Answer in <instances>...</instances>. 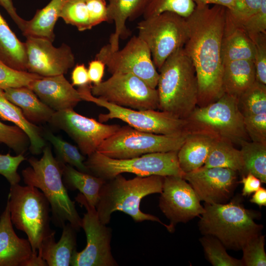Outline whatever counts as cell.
I'll return each mask as SVG.
<instances>
[{"instance_id":"cell-47","label":"cell","mask_w":266,"mask_h":266,"mask_svg":"<svg viewBox=\"0 0 266 266\" xmlns=\"http://www.w3.org/2000/svg\"><path fill=\"white\" fill-rule=\"evenodd\" d=\"M105 65L101 61L95 59L89 63L88 73L90 83L94 85L100 83L102 80Z\"/></svg>"},{"instance_id":"cell-31","label":"cell","mask_w":266,"mask_h":266,"mask_svg":"<svg viewBox=\"0 0 266 266\" xmlns=\"http://www.w3.org/2000/svg\"><path fill=\"white\" fill-rule=\"evenodd\" d=\"M203 166L223 167L243 172L244 164L240 150L223 140H215Z\"/></svg>"},{"instance_id":"cell-5","label":"cell","mask_w":266,"mask_h":266,"mask_svg":"<svg viewBox=\"0 0 266 266\" xmlns=\"http://www.w3.org/2000/svg\"><path fill=\"white\" fill-rule=\"evenodd\" d=\"M199 222L203 235L215 237L225 248L242 249L252 238L261 234V225L255 223L252 212L235 200L219 204L204 203Z\"/></svg>"},{"instance_id":"cell-12","label":"cell","mask_w":266,"mask_h":266,"mask_svg":"<svg viewBox=\"0 0 266 266\" xmlns=\"http://www.w3.org/2000/svg\"><path fill=\"white\" fill-rule=\"evenodd\" d=\"M91 92L96 97L123 107L136 110L158 108L157 89L132 74H112L107 80L91 85Z\"/></svg>"},{"instance_id":"cell-46","label":"cell","mask_w":266,"mask_h":266,"mask_svg":"<svg viewBox=\"0 0 266 266\" xmlns=\"http://www.w3.org/2000/svg\"><path fill=\"white\" fill-rule=\"evenodd\" d=\"M90 23L92 28L103 22H108L105 0H85Z\"/></svg>"},{"instance_id":"cell-26","label":"cell","mask_w":266,"mask_h":266,"mask_svg":"<svg viewBox=\"0 0 266 266\" xmlns=\"http://www.w3.org/2000/svg\"><path fill=\"white\" fill-rule=\"evenodd\" d=\"M214 141L205 135L189 133L177 152L181 170L185 173L203 166Z\"/></svg>"},{"instance_id":"cell-16","label":"cell","mask_w":266,"mask_h":266,"mask_svg":"<svg viewBox=\"0 0 266 266\" xmlns=\"http://www.w3.org/2000/svg\"><path fill=\"white\" fill-rule=\"evenodd\" d=\"M196 192L183 177L176 176L164 177L159 207L169 220L170 225L186 223L204 212Z\"/></svg>"},{"instance_id":"cell-38","label":"cell","mask_w":266,"mask_h":266,"mask_svg":"<svg viewBox=\"0 0 266 266\" xmlns=\"http://www.w3.org/2000/svg\"><path fill=\"white\" fill-rule=\"evenodd\" d=\"M0 143L12 149L16 153L23 154L29 148L27 134L19 127L5 124L0 121Z\"/></svg>"},{"instance_id":"cell-29","label":"cell","mask_w":266,"mask_h":266,"mask_svg":"<svg viewBox=\"0 0 266 266\" xmlns=\"http://www.w3.org/2000/svg\"><path fill=\"white\" fill-rule=\"evenodd\" d=\"M0 60L14 69L27 71L24 42L17 37L0 13Z\"/></svg>"},{"instance_id":"cell-35","label":"cell","mask_w":266,"mask_h":266,"mask_svg":"<svg viewBox=\"0 0 266 266\" xmlns=\"http://www.w3.org/2000/svg\"><path fill=\"white\" fill-rule=\"evenodd\" d=\"M195 7L193 0H146L142 15L146 19L165 12H171L187 18Z\"/></svg>"},{"instance_id":"cell-45","label":"cell","mask_w":266,"mask_h":266,"mask_svg":"<svg viewBox=\"0 0 266 266\" xmlns=\"http://www.w3.org/2000/svg\"><path fill=\"white\" fill-rule=\"evenodd\" d=\"M234 9H228L233 18L238 20L245 19L255 14L262 5V0H234Z\"/></svg>"},{"instance_id":"cell-14","label":"cell","mask_w":266,"mask_h":266,"mask_svg":"<svg viewBox=\"0 0 266 266\" xmlns=\"http://www.w3.org/2000/svg\"><path fill=\"white\" fill-rule=\"evenodd\" d=\"M75 200L87 211L81 223L86 236L87 245L82 251L74 252L70 266H118L111 251L112 230L101 223L96 207L91 205L82 194H78Z\"/></svg>"},{"instance_id":"cell-4","label":"cell","mask_w":266,"mask_h":266,"mask_svg":"<svg viewBox=\"0 0 266 266\" xmlns=\"http://www.w3.org/2000/svg\"><path fill=\"white\" fill-rule=\"evenodd\" d=\"M42 152L40 159H29L30 166L22 171L24 183L40 189L44 195L56 226L63 227L67 222L76 231L79 230L82 218L63 182L62 163L53 157L50 147H45Z\"/></svg>"},{"instance_id":"cell-17","label":"cell","mask_w":266,"mask_h":266,"mask_svg":"<svg viewBox=\"0 0 266 266\" xmlns=\"http://www.w3.org/2000/svg\"><path fill=\"white\" fill-rule=\"evenodd\" d=\"M52 42L44 38L26 37L24 44L28 72L51 76L64 74L73 66L75 58L70 47L63 43L57 48Z\"/></svg>"},{"instance_id":"cell-1","label":"cell","mask_w":266,"mask_h":266,"mask_svg":"<svg viewBox=\"0 0 266 266\" xmlns=\"http://www.w3.org/2000/svg\"><path fill=\"white\" fill-rule=\"evenodd\" d=\"M226 11L219 5H196L186 18L188 36L183 48L196 70L197 106H205L224 94L221 50Z\"/></svg>"},{"instance_id":"cell-6","label":"cell","mask_w":266,"mask_h":266,"mask_svg":"<svg viewBox=\"0 0 266 266\" xmlns=\"http://www.w3.org/2000/svg\"><path fill=\"white\" fill-rule=\"evenodd\" d=\"M185 120L189 133L240 146L249 138L238 99L226 93L205 106H197Z\"/></svg>"},{"instance_id":"cell-43","label":"cell","mask_w":266,"mask_h":266,"mask_svg":"<svg viewBox=\"0 0 266 266\" xmlns=\"http://www.w3.org/2000/svg\"><path fill=\"white\" fill-rule=\"evenodd\" d=\"M232 17L250 37L262 33H266V0H262L259 11L245 19L238 20Z\"/></svg>"},{"instance_id":"cell-13","label":"cell","mask_w":266,"mask_h":266,"mask_svg":"<svg viewBox=\"0 0 266 266\" xmlns=\"http://www.w3.org/2000/svg\"><path fill=\"white\" fill-rule=\"evenodd\" d=\"M96 59L103 62L108 71L129 73L137 76L153 88H156L159 74L147 44L138 36H133L121 50L113 51L109 44L102 46Z\"/></svg>"},{"instance_id":"cell-33","label":"cell","mask_w":266,"mask_h":266,"mask_svg":"<svg viewBox=\"0 0 266 266\" xmlns=\"http://www.w3.org/2000/svg\"><path fill=\"white\" fill-rule=\"evenodd\" d=\"M243 117L266 112V85L257 81L238 99Z\"/></svg>"},{"instance_id":"cell-34","label":"cell","mask_w":266,"mask_h":266,"mask_svg":"<svg viewBox=\"0 0 266 266\" xmlns=\"http://www.w3.org/2000/svg\"><path fill=\"white\" fill-rule=\"evenodd\" d=\"M46 138L55 149L60 162L67 164L80 171L90 173L84 164L85 158L75 146L51 132L46 133Z\"/></svg>"},{"instance_id":"cell-52","label":"cell","mask_w":266,"mask_h":266,"mask_svg":"<svg viewBox=\"0 0 266 266\" xmlns=\"http://www.w3.org/2000/svg\"><path fill=\"white\" fill-rule=\"evenodd\" d=\"M251 202L255 203L260 207L266 205V190L261 187L254 192L250 200Z\"/></svg>"},{"instance_id":"cell-27","label":"cell","mask_w":266,"mask_h":266,"mask_svg":"<svg viewBox=\"0 0 266 266\" xmlns=\"http://www.w3.org/2000/svg\"><path fill=\"white\" fill-rule=\"evenodd\" d=\"M0 118L2 120L13 123L28 135L30 140L29 150L33 155H38L45 147L40 128L30 122L23 115L21 109L8 100L4 91L0 89Z\"/></svg>"},{"instance_id":"cell-11","label":"cell","mask_w":266,"mask_h":266,"mask_svg":"<svg viewBox=\"0 0 266 266\" xmlns=\"http://www.w3.org/2000/svg\"><path fill=\"white\" fill-rule=\"evenodd\" d=\"M137 28L138 36L148 46L158 70L169 56L183 47L188 36L186 18L171 12L144 19Z\"/></svg>"},{"instance_id":"cell-7","label":"cell","mask_w":266,"mask_h":266,"mask_svg":"<svg viewBox=\"0 0 266 266\" xmlns=\"http://www.w3.org/2000/svg\"><path fill=\"white\" fill-rule=\"evenodd\" d=\"M7 204L13 225L28 236L33 251L37 254L50 229V204L37 188L19 184L10 185Z\"/></svg>"},{"instance_id":"cell-32","label":"cell","mask_w":266,"mask_h":266,"mask_svg":"<svg viewBox=\"0 0 266 266\" xmlns=\"http://www.w3.org/2000/svg\"><path fill=\"white\" fill-rule=\"evenodd\" d=\"M244 164L243 172L250 173L266 183V144L246 141L241 145Z\"/></svg>"},{"instance_id":"cell-2","label":"cell","mask_w":266,"mask_h":266,"mask_svg":"<svg viewBox=\"0 0 266 266\" xmlns=\"http://www.w3.org/2000/svg\"><path fill=\"white\" fill-rule=\"evenodd\" d=\"M164 179V176L155 175L137 176L133 179H127L120 174L106 181L100 190L95 206L101 223L106 225L110 222L113 212L121 211L130 215L135 222L146 220L157 222L169 232H173L174 227L166 225L157 217L140 210V203L144 197L162 193Z\"/></svg>"},{"instance_id":"cell-20","label":"cell","mask_w":266,"mask_h":266,"mask_svg":"<svg viewBox=\"0 0 266 266\" xmlns=\"http://www.w3.org/2000/svg\"><path fill=\"white\" fill-rule=\"evenodd\" d=\"M35 254L28 239L16 234L6 203L0 217V266H26Z\"/></svg>"},{"instance_id":"cell-28","label":"cell","mask_w":266,"mask_h":266,"mask_svg":"<svg viewBox=\"0 0 266 266\" xmlns=\"http://www.w3.org/2000/svg\"><path fill=\"white\" fill-rule=\"evenodd\" d=\"M66 0H51L44 8L37 10L32 19L26 21L23 35L44 38L53 42L54 27Z\"/></svg>"},{"instance_id":"cell-23","label":"cell","mask_w":266,"mask_h":266,"mask_svg":"<svg viewBox=\"0 0 266 266\" xmlns=\"http://www.w3.org/2000/svg\"><path fill=\"white\" fill-rule=\"evenodd\" d=\"M146 0H108L107 4L108 22L113 21L115 31L111 35L109 45L111 50L119 49V39L127 34L126 23L142 15Z\"/></svg>"},{"instance_id":"cell-30","label":"cell","mask_w":266,"mask_h":266,"mask_svg":"<svg viewBox=\"0 0 266 266\" xmlns=\"http://www.w3.org/2000/svg\"><path fill=\"white\" fill-rule=\"evenodd\" d=\"M63 182L70 190H78L92 205L96 206L100 190L106 181L92 174L80 171L62 163Z\"/></svg>"},{"instance_id":"cell-9","label":"cell","mask_w":266,"mask_h":266,"mask_svg":"<svg viewBox=\"0 0 266 266\" xmlns=\"http://www.w3.org/2000/svg\"><path fill=\"white\" fill-rule=\"evenodd\" d=\"M82 100L93 102L107 109L99 115L101 123L117 119L138 131L160 134H174L188 132L185 120L157 110H136L119 106L94 96L88 84L77 89Z\"/></svg>"},{"instance_id":"cell-48","label":"cell","mask_w":266,"mask_h":266,"mask_svg":"<svg viewBox=\"0 0 266 266\" xmlns=\"http://www.w3.org/2000/svg\"><path fill=\"white\" fill-rule=\"evenodd\" d=\"M71 84L73 86L82 87L90 83L88 69L83 64H77L71 74Z\"/></svg>"},{"instance_id":"cell-53","label":"cell","mask_w":266,"mask_h":266,"mask_svg":"<svg viewBox=\"0 0 266 266\" xmlns=\"http://www.w3.org/2000/svg\"><path fill=\"white\" fill-rule=\"evenodd\" d=\"M47 264L37 254H34L28 261L26 266H47Z\"/></svg>"},{"instance_id":"cell-41","label":"cell","mask_w":266,"mask_h":266,"mask_svg":"<svg viewBox=\"0 0 266 266\" xmlns=\"http://www.w3.org/2000/svg\"><path fill=\"white\" fill-rule=\"evenodd\" d=\"M255 45L253 63L256 80L266 85V33H262L250 37Z\"/></svg>"},{"instance_id":"cell-40","label":"cell","mask_w":266,"mask_h":266,"mask_svg":"<svg viewBox=\"0 0 266 266\" xmlns=\"http://www.w3.org/2000/svg\"><path fill=\"white\" fill-rule=\"evenodd\" d=\"M242 261L244 266H266L265 236L261 234L250 240L243 247Z\"/></svg>"},{"instance_id":"cell-15","label":"cell","mask_w":266,"mask_h":266,"mask_svg":"<svg viewBox=\"0 0 266 266\" xmlns=\"http://www.w3.org/2000/svg\"><path fill=\"white\" fill-rule=\"evenodd\" d=\"M49 123L66 132L77 144L80 152L88 156L97 151L100 145L121 127L103 124L73 109L55 111Z\"/></svg>"},{"instance_id":"cell-51","label":"cell","mask_w":266,"mask_h":266,"mask_svg":"<svg viewBox=\"0 0 266 266\" xmlns=\"http://www.w3.org/2000/svg\"><path fill=\"white\" fill-rule=\"evenodd\" d=\"M197 6H203L210 4L224 6L230 10L234 7V0H193Z\"/></svg>"},{"instance_id":"cell-8","label":"cell","mask_w":266,"mask_h":266,"mask_svg":"<svg viewBox=\"0 0 266 266\" xmlns=\"http://www.w3.org/2000/svg\"><path fill=\"white\" fill-rule=\"evenodd\" d=\"M178 151L156 152L129 159H114L97 151L84 162L90 173L105 181L123 173L139 176L160 175L183 177L185 173L179 166Z\"/></svg>"},{"instance_id":"cell-22","label":"cell","mask_w":266,"mask_h":266,"mask_svg":"<svg viewBox=\"0 0 266 266\" xmlns=\"http://www.w3.org/2000/svg\"><path fill=\"white\" fill-rule=\"evenodd\" d=\"M77 231L69 223L63 227V232L59 240L55 239V231L42 241L37 254L48 266H70L74 252L76 250Z\"/></svg>"},{"instance_id":"cell-50","label":"cell","mask_w":266,"mask_h":266,"mask_svg":"<svg viewBox=\"0 0 266 266\" xmlns=\"http://www.w3.org/2000/svg\"><path fill=\"white\" fill-rule=\"evenodd\" d=\"M0 5L4 8L18 28L22 31L26 20L22 19L17 14L12 0H0Z\"/></svg>"},{"instance_id":"cell-3","label":"cell","mask_w":266,"mask_h":266,"mask_svg":"<svg viewBox=\"0 0 266 266\" xmlns=\"http://www.w3.org/2000/svg\"><path fill=\"white\" fill-rule=\"evenodd\" d=\"M158 108L186 120L197 106L198 86L194 66L183 48L172 53L159 70Z\"/></svg>"},{"instance_id":"cell-18","label":"cell","mask_w":266,"mask_h":266,"mask_svg":"<svg viewBox=\"0 0 266 266\" xmlns=\"http://www.w3.org/2000/svg\"><path fill=\"white\" fill-rule=\"evenodd\" d=\"M236 172L227 168L202 166L185 173L183 178L191 185L200 201L210 204L225 203L235 189Z\"/></svg>"},{"instance_id":"cell-36","label":"cell","mask_w":266,"mask_h":266,"mask_svg":"<svg viewBox=\"0 0 266 266\" xmlns=\"http://www.w3.org/2000/svg\"><path fill=\"white\" fill-rule=\"evenodd\" d=\"M205 255L214 266H243L241 260L230 256L221 241L214 236L204 235L200 239Z\"/></svg>"},{"instance_id":"cell-39","label":"cell","mask_w":266,"mask_h":266,"mask_svg":"<svg viewBox=\"0 0 266 266\" xmlns=\"http://www.w3.org/2000/svg\"><path fill=\"white\" fill-rule=\"evenodd\" d=\"M42 76L28 71L14 69L0 60V89L28 87L33 81Z\"/></svg>"},{"instance_id":"cell-24","label":"cell","mask_w":266,"mask_h":266,"mask_svg":"<svg viewBox=\"0 0 266 266\" xmlns=\"http://www.w3.org/2000/svg\"><path fill=\"white\" fill-rule=\"evenodd\" d=\"M3 91L6 98L19 107L26 119L32 123L49 122L55 112L27 86L9 88Z\"/></svg>"},{"instance_id":"cell-10","label":"cell","mask_w":266,"mask_h":266,"mask_svg":"<svg viewBox=\"0 0 266 266\" xmlns=\"http://www.w3.org/2000/svg\"><path fill=\"white\" fill-rule=\"evenodd\" d=\"M188 132L174 134H160L121 127L105 139L97 151L110 158L129 159L156 152L178 151Z\"/></svg>"},{"instance_id":"cell-25","label":"cell","mask_w":266,"mask_h":266,"mask_svg":"<svg viewBox=\"0 0 266 266\" xmlns=\"http://www.w3.org/2000/svg\"><path fill=\"white\" fill-rule=\"evenodd\" d=\"M256 81L252 60H237L223 64L222 84L224 93L238 99Z\"/></svg>"},{"instance_id":"cell-37","label":"cell","mask_w":266,"mask_h":266,"mask_svg":"<svg viewBox=\"0 0 266 266\" xmlns=\"http://www.w3.org/2000/svg\"><path fill=\"white\" fill-rule=\"evenodd\" d=\"M60 18L66 24L76 27L79 31L92 29L85 0H66Z\"/></svg>"},{"instance_id":"cell-49","label":"cell","mask_w":266,"mask_h":266,"mask_svg":"<svg viewBox=\"0 0 266 266\" xmlns=\"http://www.w3.org/2000/svg\"><path fill=\"white\" fill-rule=\"evenodd\" d=\"M243 184V196H249L261 187V181L254 175L248 173L244 175L241 181Z\"/></svg>"},{"instance_id":"cell-21","label":"cell","mask_w":266,"mask_h":266,"mask_svg":"<svg viewBox=\"0 0 266 266\" xmlns=\"http://www.w3.org/2000/svg\"><path fill=\"white\" fill-rule=\"evenodd\" d=\"M255 45L247 32L231 15L227 8L221 42V58L224 63L237 60L253 61Z\"/></svg>"},{"instance_id":"cell-19","label":"cell","mask_w":266,"mask_h":266,"mask_svg":"<svg viewBox=\"0 0 266 266\" xmlns=\"http://www.w3.org/2000/svg\"><path fill=\"white\" fill-rule=\"evenodd\" d=\"M28 87L55 111L73 109L82 100L77 89L64 74L41 77L31 82Z\"/></svg>"},{"instance_id":"cell-42","label":"cell","mask_w":266,"mask_h":266,"mask_svg":"<svg viewBox=\"0 0 266 266\" xmlns=\"http://www.w3.org/2000/svg\"><path fill=\"white\" fill-rule=\"evenodd\" d=\"M243 120L252 141L266 144V112L243 117Z\"/></svg>"},{"instance_id":"cell-44","label":"cell","mask_w":266,"mask_h":266,"mask_svg":"<svg viewBox=\"0 0 266 266\" xmlns=\"http://www.w3.org/2000/svg\"><path fill=\"white\" fill-rule=\"evenodd\" d=\"M23 154L11 156L10 154H0V174L4 176L10 185L18 184L21 180L17 172L21 163L25 160Z\"/></svg>"}]
</instances>
